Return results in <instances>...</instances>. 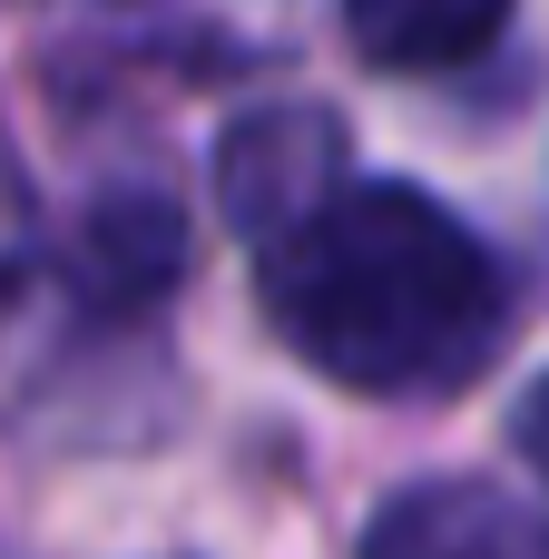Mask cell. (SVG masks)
I'll return each instance as SVG.
<instances>
[{
	"label": "cell",
	"instance_id": "obj_1",
	"mask_svg": "<svg viewBox=\"0 0 549 559\" xmlns=\"http://www.w3.org/2000/svg\"><path fill=\"white\" fill-rule=\"evenodd\" d=\"M255 255L275 334L344 393H452L501 344V265L442 197L403 177H344Z\"/></svg>",
	"mask_w": 549,
	"mask_h": 559
},
{
	"label": "cell",
	"instance_id": "obj_2",
	"mask_svg": "<svg viewBox=\"0 0 549 559\" xmlns=\"http://www.w3.org/2000/svg\"><path fill=\"white\" fill-rule=\"evenodd\" d=\"M344 177H354L344 167V128L324 108H255L216 147V197H226L236 236H255V246H275L285 226H305Z\"/></svg>",
	"mask_w": 549,
	"mask_h": 559
},
{
	"label": "cell",
	"instance_id": "obj_3",
	"mask_svg": "<svg viewBox=\"0 0 549 559\" xmlns=\"http://www.w3.org/2000/svg\"><path fill=\"white\" fill-rule=\"evenodd\" d=\"M363 559H549V511L491 481H413L373 511Z\"/></svg>",
	"mask_w": 549,
	"mask_h": 559
},
{
	"label": "cell",
	"instance_id": "obj_4",
	"mask_svg": "<svg viewBox=\"0 0 549 559\" xmlns=\"http://www.w3.org/2000/svg\"><path fill=\"white\" fill-rule=\"evenodd\" d=\"M187 265V226L167 206V187H108L88 216H79V246H69V285L98 305V314H138L177 285Z\"/></svg>",
	"mask_w": 549,
	"mask_h": 559
},
{
	"label": "cell",
	"instance_id": "obj_5",
	"mask_svg": "<svg viewBox=\"0 0 549 559\" xmlns=\"http://www.w3.org/2000/svg\"><path fill=\"white\" fill-rule=\"evenodd\" d=\"M344 29L373 69H462L511 29V0H344Z\"/></svg>",
	"mask_w": 549,
	"mask_h": 559
},
{
	"label": "cell",
	"instance_id": "obj_6",
	"mask_svg": "<svg viewBox=\"0 0 549 559\" xmlns=\"http://www.w3.org/2000/svg\"><path fill=\"white\" fill-rule=\"evenodd\" d=\"M511 452H521V462L549 481V373L521 393V403H511Z\"/></svg>",
	"mask_w": 549,
	"mask_h": 559
},
{
	"label": "cell",
	"instance_id": "obj_7",
	"mask_svg": "<svg viewBox=\"0 0 549 559\" xmlns=\"http://www.w3.org/2000/svg\"><path fill=\"white\" fill-rule=\"evenodd\" d=\"M20 246H29V187H20V167H10V138H0V275L20 265Z\"/></svg>",
	"mask_w": 549,
	"mask_h": 559
}]
</instances>
